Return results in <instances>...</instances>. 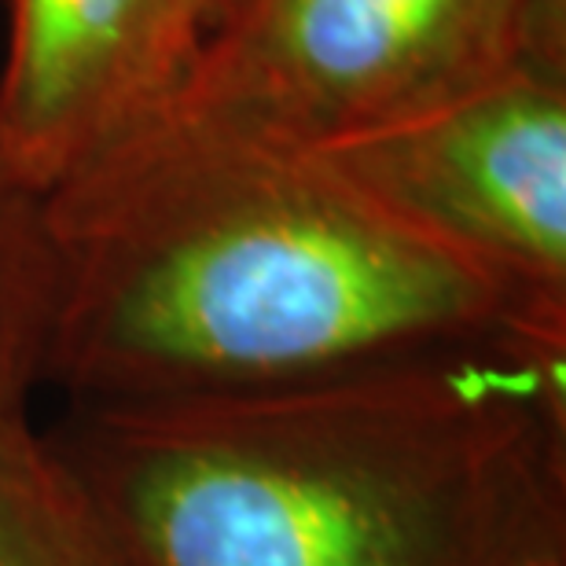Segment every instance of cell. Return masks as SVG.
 <instances>
[{
	"instance_id": "cell-1",
	"label": "cell",
	"mask_w": 566,
	"mask_h": 566,
	"mask_svg": "<svg viewBox=\"0 0 566 566\" xmlns=\"http://www.w3.org/2000/svg\"><path fill=\"white\" fill-rule=\"evenodd\" d=\"M44 379L71 405L305 387L566 324L394 218L316 151L151 104L44 191Z\"/></svg>"
},
{
	"instance_id": "cell-2",
	"label": "cell",
	"mask_w": 566,
	"mask_h": 566,
	"mask_svg": "<svg viewBox=\"0 0 566 566\" xmlns=\"http://www.w3.org/2000/svg\"><path fill=\"white\" fill-rule=\"evenodd\" d=\"M563 357L71 405L44 438L115 566H518L566 545Z\"/></svg>"
},
{
	"instance_id": "cell-3",
	"label": "cell",
	"mask_w": 566,
	"mask_h": 566,
	"mask_svg": "<svg viewBox=\"0 0 566 566\" xmlns=\"http://www.w3.org/2000/svg\"><path fill=\"white\" fill-rule=\"evenodd\" d=\"M566 71V0H229L158 99L298 151Z\"/></svg>"
},
{
	"instance_id": "cell-4",
	"label": "cell",
	"mask_w": 566,
	"mask_h": 566,
	"mask_svg": "<svg viewBox=\"0 0 566 566\" xmlns=\"http://www.w3.org/2000/svg\"><path fill=\"white\" fill-rule=\"evenodd\" d=\"M316 155L534 313L566 324V71L515 74Z\"/></svg>"
},
{
	"instance_id": "cell-5",
	"label": "cell",
	"mask_w": 566,
	"mask_h": 566,
	"mask_svg": "<svg viewBox=\"0 0 566 566\" xmlns=\"http://www.w3.org/2000/svg\"><path fill=\"white\" fill-rule=\"evenodd\" d=\"M177 74L174 0H8L0 158L44 196Z\"/></svg>"
},
{
	"instance_id": "cell-6",
	"label": "cell",
	"mask_w": 566,
	"mask_h": 566,
	"mask_svg": "<svg viewBox=\"0 0 566 566\" xmlns=\"http://www.w3.org/2000/svg\"><path fill=\"white\" fill-rule=\"evenodd\" d=\"M0 566H115L27 405H0Z\"/></svg>"
},
{
	"instance_id": "cell-7",
	"label": "cell",
	"mask_w": 566,
	"mask_h": 566,
	"mask_svg": "<svg viewBox=\"0 0 566 566\" xmlns=\"http://www.w3.org/2000/svg\"><path fill=\"white\" fill-rule=\"evenodd\" d=\"M55 262L44 196L0 158V405H30L44 379Z\"/></svg>"
},
{
	"instance_id": "cell-8",
	"label": "cell",
	"mask_w": 566,
	"mask_h": 566,
	"mask_svg": "<svg viewBox=\"0 0 566 566\" xmlns=\"http://www.w3.org/2000/svg\"><path fill=\"white\" fill-rule=\"evenodd\" d=\"M224 4H229V0H174V41H177V55H180V74H185L191 52H196L199 41L207 38V30L213 27V19L221 15Z\"/></svg>"
},
{
	"instance_id": "cell-9",
	"label": "cell",
	"mask_w": 566,
	"mask_h": 566,
	"mask_svg": "<svg viewBox=\"0 0 566 566\" xmlns=\"http://www.w3.org/2000/svg\"><path fill=\"white\" fill-rule=\"evenodd\" d=\"M518 566H566V545H559V548H545V552H534V556H526Z\"/></svg>"
}]
</instances>
